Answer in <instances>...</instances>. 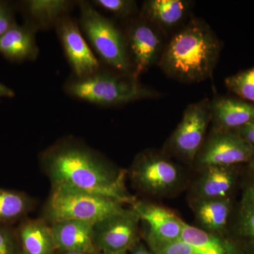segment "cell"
<instances>
[{"label":"cell","instance_id":"cell-22","mask_svg":"<svg viewBox=\"0 0 254 254\" xmlns=\"http://www.w3.org/2000/svg\"><path fill=\"white\" fill-rule=\"evenodd\" d=\"M227 235L244 254H254V210L239 203L235 207Z\"/></svg>","mask_w":254,"mask_h":254},{"label":"cell","instance_id":"cell-29","mask_svg":"<svg viewBox=\"0 0 254 254\" xmlns=\"http://www.w3.org/2000/svg\"><path fill=\"white\" fill-rule=\"evenodd\" d=\"M14 240L9 228L0 225V254H14Z\"/></svg>","mask_w":254,"mask_h":254},{"label":"cell","instance_id":"cell-21","mask_svg":"<svg viewBox=\"0 0 254 254\" xmlns=\"http://www.w3.org/2000/svg\"><path fill=\"white\" fill-rule=\"evenodd\" d=\"M23 252L26 254H54L57 250L51 227L43 220H30L19 229Z\"/></svg>","mask_w":254,"mask_h":254},{"label":"cell","instance_id":"cell-10","mask_svg":"<svg viewBox=\"0 0 254 254\" xmlns=\"http://www.w3.org/2000/svg\"><path fill=\"white\" fill-rule=\"evenodd\" d=\"M131 208L148 227L145 242L150 250L180 240L185 222L169 209L147 201L132 203Z\"/></svg>","mask_w":254,"mask_h":254},{"label":"cell","instance_id":"cell-30","mask_svg":"<svg viewBox=\"0 0 254 254\" xmlns=\"http://www.w3.org/2000/svg\"><path fill=\"white\" fill-rule=\"evenodd\" d=\"M232 132H235L242 137L254 149V122Z\"/></svg>","mask_w":254,"mask_h":254},{"label":"cell","instance_id":"cell-13","mask_svg":"<svg viewBox=\"0 0 254 254\" xmlns=\"http://www.w3.org/2000/svg\"><path fill=\"white\" fill-rule=\"evenodd\" d=\"M243 169L244 165L198 169V177L190 187V200L232 198L237 186L242 182Z\"/></svg>","mask_w":254,"mask_h":254},{"label":"cell","instance_id":"cell-32","mask_svg":"<svg viewBox=\"0 0 254 254\" xmlns=\"http://www.w3.org/2000/svg\"><path fill=\"white\" fill-rule=\"evenodd\" d=\"M14 95L15 93L11 88L0 82V98H12Z\"/></svg>","mask_w":254,"mask_h":254},{"label":"cell","instance_id":"cell-20","mask_svg":"<svg viewBox=\"0 0 254 254\" xmlns=\"http://www.w3.org/2000/svg\"><path fill=\"white\" fill-rule=\"evenodd\" d=\"M190 6V1L183 0H148L143 3L141 18L163 29H171L186 17Z\"/></svg>","mask_w":254,"mask_h":254},{"label":"cell","instance_id":"cell-16","mask_svg":"<svg viewBox=\"0 0 254 254\" xmlns=\"http://www.w3.org/2000/svg\"><path fill=\"white\" fill-rule=\"evenodd\" d=\"M200 229L210 233L227 235L235 207L232 198L190 200Z\"/></svg>","mask_w":254,"mask_h":254},{"label":"cell","instance_id":"cell-35","mask_svg":"<svg viewBox=\"0 0 254 254\" xmlns=\"http://www.w3.org/2000/svg\"><path fill=\"white\" fill-rule=\"evenodd\" d=\"M26 254V253H25V252H23V251L22 253H21V254Z\"/></svg>","mask_w":254,"mask_h":254},{"label":"cell","instance_id":"cell-33","mask_svg":"<svg viewBox=\"0 0 254 254\" xmlns=\"http://www.w3.org/2000/svg\"><path fill=\"white\" fill-rule=\"evenodd\" d=\"M60 254H99L100 252H59Z\"/></svg>","mask_w":254,"mask_h":254},{"label":"cell","instance_id":"cell-25","mask_svg":"<svg viewBox=\"0 0 254 254\" xmlns=\"http://www.w3.org/2000/svg\"><path fill=\"white\" fill-rule=\"evenodd\" d=\"M91 3L121 19L132 17L137 11L136 2L132 0H93Z\"/></svg>","mask_w":254,"mask_h":254},{"label":"cell","instance_id":"cell-24","mask_svg":"<svg viewBox=\"0 0 254 254\" xmlns=\"http://www.w3.org/2000/svg\"><path fill=\"white\" fill-rule=\"evenodd\" d=\"M225 83L237 98L254 104V66L228 76Z\"/></svg>","mask_w":254,"mask_h":254},{"label":"cell","instance_id":"cell-3","mask_svg":"<svg viewBox=\"0 0 254 254\" xmlns=\"http://www.w3.org/2000/svg\"><path fill=\"white\" fill-rule=\"evenodd\" d=\"M64 90L73 98L105 107L159 96L158 92L143 86L131 76L102 68L85 78H70Z\"/></svg>","mask_w":254,"mask_h":254},{"label":"cell","instance_id":"cell-18","mask_svg":"<svg viewBox=\"0 0 254 254\" xmlns=\"http://www.w3.org/2000/svg\"><path fill=\"white\" fill-rule=\"evenodd\" d=\"M36 32L26 23H16L0 38V53L11 61L36 60L39 55Z\"/></svg>","mask_w":254,"mask_h":254},{"label":"cell","instance_id":"cell-5","mask_svg":"<svg viewBox=\"0 0 254 254\" xmlns=\"http://www.w3.org/2000/svg\"><path fill=\"white\" fill-rule=\"evenodd\" d=\"M53 187L45 210L46 220L51 224L63 220L95 224L125 208L123 203L109 197L68 185Z\"/></svg>","mask_w":254,"mask_h":254},{"label":"cell","instance_id":"cell-4","mask_svg":"<svg viewBox=\"0 0 254 254\" xmlns=\"http://www.w3.org/2000/svg\"><path fill=\"white\" fill-rule=\"evenodd\" d=\"M78 26L89 46L100 60L117 72L131 76L126 36L109 18L88 1H78Z\"/></svg>","mask_w":254,"mask_h":254},{"label":"cell","instance_id":"cell-23","mask_svg":"<svg viewBox=\"0 0 254 254\" xmlns=\"http://www.w3.org/2000/svg\"><path fill=\"white\" fill-rule=\"evenodd\" d=\"M31 201L20 192L0 188V223L15 221L27 213Z\"/></svg>","mask_w":254,"mask_h":254},{"label":"cell","instance_id":"cell-9","mask_svg":"<svg viewBox=\"0 0 254 254\" xmlns=\"http://www.w3.org/2000/svg\"><path fill=\"white\" fill-rule=\"evenodd\" d=\"M133 209L124 208L93 226L97 250L100 253L128 252L138 241L139 222Z\"/></svg>","mask_w":254,"mask_h":254},{"label":"cell","instance_id":"cell-19","mask_svg":"<svg viewBox=\"0 0 254 254\" xmlns=\"http://www.w3.org/2000/svg\"><path fill=\"white\" fill-rule=\"evenodd\" d=\"M181 240L190 245L196 254H244L228 235L210 233L186 222Z\"/></svg>","mask_w":254,"mask_h":254},{"label":"cell","instance_id":"cell-34","mask_svg":"<svg viewBox=\"0 0 254 254\" xmlns=\"http://www.w3.org/2000/svg\"><path fill=\"white\" fill-rule=\"evenodd\" d=\"M100 254H128V252H118V253H109V252H105V253H100Z\"/></svg>","mask_w":254,"mask_h":254},{"label":"cell","instance_id":"cell-12","mask_svg":"<svg viewBox=\"0 0 254 254\" xmlns=\"http://www.w3.org/2000/svg\"><path fill=\"white\" fill-rule=\"evenodd\" d=\"M125 36L132 77L138 80L156 61L161 50V38L153 25L142 18L128 26Z\"/></svg>","mask_w":254,"mask_h":254},{"label":"cell","instance_id":"cell-7","mask_svg":"<svg viewBox=\"0 0 254 254\" xmlns=\"http://www.w3.org/2000/svg\"><path fill=\"white\" fill-rule=\"evenodd\" d=\"M210 122V100L205 98L189 105L169 140V151L185 163L193 165L204 143Z\"/></svg>","mask_w":254,"mask_h":254},{"label":"cell","instance_id":"cell-8","mask_svg":"<svg viewBox=\"0 0 254 254\" xmlns=\"http://www.w3.org/2000/svg\"><path fill=\"white\" fill-rule=\"evenodd\" d=\"M254 149L237 133L212 128L195 158L196 168L237 166L250 163Z\"/></svg>","mask_w":254,"mask_h":254},{"label":"cell","instance_id":"cell-2","mask_svg":"<svg viewBox=\"0 0 254 254\" xmlns=\"http://www.w3.org/2000/svg\"><path fill=\"white\" fill-rule=\"evenodd\" d=\"M220 50V42L210 26L203 21L193 20L172 38L160 66L174 79L198 83L211 76Z\"/></svg>","mask_w":254,"mask_h":254},{"label":"cell","instance_id":"cell-26","mask_svg":"<svg viewBox=\"0 0 254 254\" xmlns=\"http://www.w3.org/2000/svg\"><path fill=\"white\" fill-rule=\"evenodd\" d=\"M241 185L242 195L240 203L254 210V159L244 165Z\"/></svg>","mask_w":254,"mask_h":254},{"label":"cell","instance_id":"cell-28","mask_svg":"<svg viewBox=\"0 0 254 254\" xmlns=\"http://www.w3.org/2000/svg\"><path fill=\"white\" fill-rule=\"evenodd\" d=\"M16 23L14 11L9 3L0 1V38Z\"/></svg>","mask_w":254,"mask_h":254},{"label":"cell","instance_id":"cell-11","mask_svg":"<svg viewBox=\"0 0 254 254\" xmlns=\"http://www.w3.org/2000/svg\"><path fill=\"white\" fill-rule=\"evenodd\" d=\"M55 28L74 77L85 78L99 71V60L75 19L68 15L60 20Z\"/></svg>","mask_w":254,"mask_h":254},{"label":"cell","instance_id":"cell-17","mask_svg":"<svg viewBox=\"0 0 254 254\" xmlns=\"http://www.w3.org/2000/svg\"><path fill=\"white\" fill-rule=\"evenodd\" d=\"M78 1L28 0L22 2L26 24L36 31L56 27L62 18L69 15Z\"/></svg>","mask_w":254,"mask_h":254},{"label":"cell","instance_id":"cell-15","mask_svg":"<svg viewBox=\"0 0 254 254\" xmlns=\"http://www.w3.org/2000/svg\"><path fill=\"white\" fill-rule=\"evenodd\" d=\"M213 128L234 131L254 122V104L238 98L220 97L210 102Z\"/></svg>","mask_w":254,"mask_h":254},{"label":"cell","instance_id":"cell-1","mask_svg":"<svg viewBox=\"0 0 254 254\" xmlns=\"http://www.w3.org/2000/svg\"><path fill=\"white\" fill-rule=\"evenodd\" d=\"M41 161L53 186L68 185L124 204L136 200L125 189L123 171L74 140H63L50 147L42 154Z\"/></svg>","mask_w":254,"mask_h":254},{"label":"cell","instance_id":"cell-27","mask_svg":"<svg viewBox=\"0 0 254 254\" xmlns=\"http://www.w3.org/2000/svg\"><path fill=\"white\" fill-rule=\"evenodd\" d=\"M150 251L153 254H196L193 248L181 239Z\"/></svg>","mask_w":254,"mask_h":254},{"label":"cell","instance_id":"cell-31","mask_svg":"<svg viewBox=\"0 0 254 254\" xmlns=\"http://www.w3.org/2000/svg\"><path fill=\"white\" fill-rule=\"evenodd\" d=\"M128 252H130V254H153L150 249L142 243L141 241H138Z\"/></svg>","mask_w":254,"mask_h":254},{"label":"cell","instance_id":"cell-6","mask_svg":"<svg viewBox=\"0 0 254 254\" xmlns=\"http://www.w3.org/2000/svg\"><path fill=\"white\" fill-rule=\"evenodd\" d=\"M130 177L141 191L152 196L175 194L185 184V173L168 157L155 151H144L137 155Z\"/></svg>","mask_w":254,"mask_h":254},{"label":"cell","instance_id":"cell-14","mask_svg":"<svg viewBox=\"0 0 254 254\" xmlns=\"http://www.w3.org/2000/svg\"><path fill=\"white\" fill-rule=\"evenodd\" d=\"M93 226L94 224L91 222L78 220H63L51 224L57 250L100 252L95 246Z\"/></svg>","mask_w":254,"mask_h":254}]
</instances>
